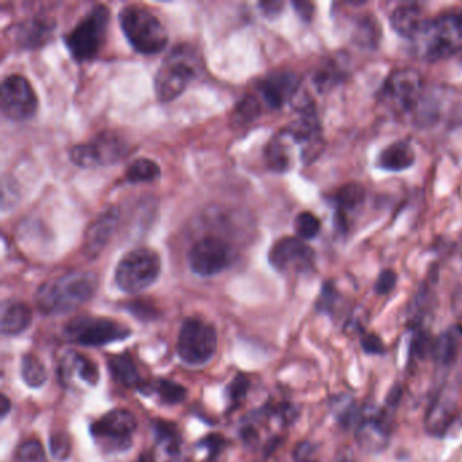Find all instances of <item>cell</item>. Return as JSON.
Wrapping results in <instances>:
<instances>
[{"mask_svg":"<svg viewBox=\"0 0 462 462\" xmlns=\"http://www.w3.org/2000/svg\"><path fill=\"white\" fill-rule=\"evenodd\" d=\"M97 287L94 273L71 271L42 284L36 293V304L45 315H65L91 300Z\"/></svg>","mask_w":462,"mask_h":462,"instance_id":"1","label":"cell"},{"mask_svg":"<svg viewBox=\"0 0 462 462\" xmlns=\"http://www.w3.org/2000/svg\"><path fill=\"white\" fill-rule=\"evenodd\" d=\"M418 59L438 62L462 50V14H443L424 21L411 38Z\"/></svg>","mask_w":462,"mask_h":462,"instance_id":"2","label":"cell"},{"mask_svg":"<svg viewBox=\"0 0 462 462\" xmlns=\"http://www.w3.org/2000/svg\"><path fill=\"white\" fill-rule=\"evenodd\" d=\"M202 70L200 55L190 45H178L163 60L155 76V92L160 102L176 99Z\"/></svg>","mask_w":462,"mask_h":462,"instance_id":"3","label":"cell"},{"mask_svg":"<svg viewBox=\"0 0 462 462\" xmlns=\"http://www.w3.org/2000/svg\"><path fill=\"white\" fill-rule=\"evenodd\" d=\"M120 25L124 36L136 52L141 55H158L165 49L168 34L157 15L145 7H124L120 13Z\"/></svg>","mask_w":462,"mask_h":462,"instance_id":"4","label":"cell"},{"mask_svg":"<svg viewBox=\"0 0 462 462\" xmlns=\"http://www.w3.org/2000/svg\"><path fill=\"white\" fill-rule=\"evenodd\" d=\"M109 21L110 10L98 4L64 37L65 47L76 62H90L98 56L107 38Z\"/></svg>","mask_w":462,"mask_h":462,"instance_id":"5","label":"cell"},{"mask_svg":"<svg viewBox=\"0 0 462 462\" xmlns=\"http://www.w3.org/2000/svg\"><path fill=\"white\" fill-rule=\"evenodd\" d=\"M162 271V261L150 248H136L126 253L116 269V284L123 292L134 295L155 284Z\"/></svg>","mask_w":462,"mask_h":462,"instance_id":"6","label":"cell"},{"mask_svg":"<svg viewBox=\"0 0 462 462\" xmlns=\"http://www.w3.org/2000/svg\"><path fill=\"white\" fill-rule=\"evenodd\" d=\"M424 92V78L414 68H400L388 76L380 90V104L396 115L413 110Z\"/></svg>","mask_w":462,"mask_h":462,"instance_id":"7","label":"cell"},{"mask_svg":"<svg viewBox=\"0 0 462 462\" xmlns=\"http://www.w3.org/2000/svg\"><path fill=\"white\" fill-rule=\"evenodd\" d=\"M65 339L76 345L99 347L126 339L132 334L125 324L113 319L81 316L68 321L63 329Z\"/></svg>","mask_w":462,"mask_h":462,"instance_id":"8","label":"cell"},{"mask_svg":"<svg viewBox=\"0 0 462 462\" xmlns=\"http://www.w3.org/2000/svg\"><path fill=\"white\" fill-rule=\"evenodd\" d=\"M128 150V142L120 134L105 131L90 141L75 145L70 157L73 165L81 168L107 167L123 160Z\"/></svg>","mask_w":462,"mask_h":462,"instance_id":"9","label":"cell"},{"mask_svg":"<svg viewBox=\"0 0 462 462\" xmlns=\"http://www.w3.org/2000/svg\"><path fill=\"white\" fill-rule=\"evenodd\" d=\"M218 350V332L212 324L201 319H186L178 339V354L187 365L210 363Z\"/></svg>","mask_w":462,"mask_h":462,"instance_id":"10","label":"cell"},{"mask_svg":"<svg viewBox=\"0 0 462 462\" xmlns=\"http://www.w3.org/2000/svg\"><path fill=\"white\" fill-rule=\"evenodd\" d=\"M137 422L128 409H113L90 427L95 442L110 451H126L133 442Z\"/></svg>","mask_w":462,"mask_h":462,"instance_id":"11","label":"cell"},{"mask_svg":"<svg viewBox=\"0 0 462 462\" xmlns=\"http://www.w3.org/2000/svg\"><path fill=\"white\" fill-rule=\"evenodd\" d=\"M187 258L192 273L201 277H212L232 265L235 251L221 237L208 236L194 243Z\"/></svg>","mask_w":462,"mask_h":462,"instance_id":"12","label":"cell"},{"mask_svg":"<svg viewBox=\"0 0 462 462\" xmlns=\"http://www.w3.org/2000/svg\"><path fill=\"white\" fill-rule=\"evenodd\" d=\"M0 107L9 120L26 121L36 115L38 99L25 76L9 75L2 81Z\"/></svg>","mask_w":462,"mask_h":462,"instance_id":"13","label":"cell"},{"mask_svg":"<svg viewBox=\"0 0 462 462\" xmlns=\"http://www.w3.org/2000/svg\"><path fill=\"white\" fill-rule=\"evenodd\" d=\"M269 261L279 273H304L312 269L315 253L300 237H284L270 248Z\"/></svg>","mask_w":462,"mask_h":462,"instance_id":"14","label":"cell"},{"mask_svg":"<svg viewBox=\"0 0 462 462\" xmlns=\"http://www.w3.org/2000/svg\"><path fill=\"white\" fill-rule=\"evenodd\" d=\"M458 413V393L453 388H446L430 406L426 418L427 432L435 437H442L450 429Z\"/></svg>","mask_w":462,"mask_h":462,"instance_id":"15","label":"cell"},{"mask_svg":"<svg viewBox=\"0 0 462 462\" xmlns=\"http://www.w3.org/2000/svg\"><path fill=\"white\" fill-rule=\"evenodd\" d=\"M261 97L271 109H281L287 100H292L300 90V81L297 75L289 71L271 73L268 78L261 81Z\"/></svg>","mask_w":462,"mask_h":462,"instance_id":"16","label":"cell"},{"mask_svg":"<svg viewBox=\"0 0 462 462\" xmlns=\"http://www.w3.org/2000/svg\"><path fill=\"white\" fill-rule=\"evenodd\" d=\"M118 220H120V213L117 208H110L90 224L83 244L84 252L90 258H95L99 255L100 251L104 250L117 227Z\"/></svg>","mask_w":462,"mask_h":462,"instance_id":"17","label":"cell"},{"mask_svg":"<svg viewBox=\"0 0 462 462\" xmlns=\"http://www.w3.org/2000/svg\"><path fill=\"white\" fill-rule=\"evenodd\" d=\"M295 147H300V144L287 129L279 132L273 140H270L266 147L265 157L271 170L278 173L290 170L293 166V148ZM301 158H303V150H301Z\"/></svg>","mask_w":462,"mask_h":462,"instance_id":"18","label":"cell"},{"mask_svg":"<svg viewBox=\"0 0 462 462\" xmlns=\"http://www.w3.org/2000/svg\"><path fill=\"white\" fill-rule=\"evenodd\" d=\"M416 155L414 148L406 141H396L388 145L380 152L377 166L389 173H398L413 167Z\"/></svg>","mask_w":462,"mask_h":462,"instance_id":"19","label":"cell"},{"mask_svg":"<svg viewBox=\"0 0 462 462\" xmlns=\"http://www.w3.org/2000/svg\"><path fill=\"white\" fill-rule=\"evenodd\" d=\"M73 376H78L81 381L91 387H95L99 381V372L95 364L78 353L67 354L60 365V379L64 384H68Z\"/></svg>","mask_w":462,"mask_h":462,"instance_id":"20","label":"cell"},{"mask_svg":"<svg viewBox=\"0 0 462 462\" xmlns=\"http://www.w3.org/2000/svg\"><path fill=\"white\" fill-rule=\"evenodd\" d=\"M30 306L18 301H9L2 306V334L14 337L29 329L31 324Z\"/></svg>","mask_w":462,"mask_h":462,"instance_id":"21","label":"cell"},{"mask_svg":"<svg viewBox=\"0 0 462 462\" xmlns=\"http://www.w3.org/2000/svg\"><path fill=\"white\" fill-rule=\"evenodd\" d=\"M389 438V432L384 422L380 419H368L359 424L356 430V442L369 453H379L384 450Z\"/></svg>","mask_w":462,"mask_h":462,"instance_id":"22","label":"cell"},{"mask_svg":"<svg viewBox=\"0 0 462 462\" xmlns=\"http://www.w3.org/2000/svg\"><path fill=\"white\" fill-rule=\"evenodd\" d=\"M424 22L422 10L416 4H401L390 14V26L393 30L400 36L408 37L409 39L415 36Z\"/></svg>","mask_w":462,"mask_h":462,"instance_id":"23","label":"cell"},{"mask_svg":"<svg viewBox=\"0 0 462 462\" xmlns=\"http://www.w3.org/2000/svg\"><path fill=\"white\" fill-rule=\"evenodd\" d=\"M462 329L458 326L446 329L434 343H432V355L438 365L448 366L453 364L458 354L459 342H461Z\"/></svg>","mask_w":462,"mask_h":462,"instance_id":"24","label":"cell"},{"mask_svg":"<svg viewBox=\"0 0 462 462\" xmlns=\"http://www.w3.org/2000/svg\"><path fill=\"white\" fill-rule=\"evenodd\" d=\"M145 396L157 395L165 404L182 403L186 398V389L178 382L170 380H157V381L142 382L139 388Z\"/></svg>","mask_w":462,"mask_h":462,"instance_id":"25","label":"cell"},{"mask_svg":"<svg viewBox=\"0 0 462 462\" xmlns=\"http://www.w3.org/2000/svg\"><path fill=\"white\" fill-rule=\"evenodd\" d=\"M109 368L113 377L124 387L137 388V389L141 387L139 371L128 353L110 356Z\"/></svg>","mask_w":462,"mask_h":462,"instance_id":"26","label":"cell"},{"mask_svg":"<svg viewBox=\"0 0 462 462\" xmlns=\"http://www.w3.org/2000/svg\"><path fill=\"white\" fill-rule=\"evenodd\" d=\"M55 25L49 21L31 20L21 25L17 33L18 41L22 47H36L44 45L54 31Z\"/></svg>","mask_w":462,"mask_h":462,"instance_id":"27","label":"cell"},{"mask_svg":"<svg viewBox=\"0 0 462 462\" xmlns=\"http://www.w3.org/2000/svg\"><path fill=\"white\" fill-rule=\"evenodd\" d=\"M365 200V192L359 184H347L338 192L337 201L338 218L345 223L347 215L355 212Z\"/></svg>","mask_w":462,"mask_h":462,"instance_id":"28","label":"cell"},{"mask_svg":"<svg viewBox=\"0 0 462 462\" xmlns=\"http://www.w3.org/2000/svg\"><path fill=\"white\" fill-rule=\"evenodd\" d=\"M160 173L162 171L157 162L147 158H139L126 168L125 176L131 184H145V182L157 181L160 178Z\"/></svg>","mask_w":462,"mask_h":462,"instance_id":"29","label":"cell"},{"mask_svg":"<svg viewBox=\"0 0 462 462\" xmlns=\"http://www.w3.org/2000/svg\"><path fill=\"white\" fill-rule=\"evenodd\" d=\"M23 381L30 388H41L47 382V373L44 364L33 354H25L21 364Z\"/></svg>","mask_w":462,"mask_h":462,"instance_id":"30","label":"cell"},{"mask_svg":"<svg viewBox=\"0 0 462 462\" xmlns=\"http://www.w3.org/2000/svg\"><path fill=\"white\" fill-rule=\"evenodd\" d=\"M153 429H155L158 443L162 446L163 450L168 456H178L179 448H181V435L178 429L167 422H155Z\"/></svg>","mask_w":462,"mask_h":462,"instance_id":"31","label":"cell"},{"mask_svg":"<svg viewBox=\"0 0 462 462\" xmlns=\"http://www.w3.org/2000/svg\"><path fill=\"white\" fill-rule=\"evenodd\" d=\"M321 220L311 212H301L295 220V232L303 240L315 239L321 232Z\"/></svg>","mask_w":462,"mask_h":462,"instance_id":"32","label":"cell"},{"mask_svg":"<svg viewBox=\"0 0 462 462\" xmlns=\"http://www.w3.org/2000/svg\"><path fill=\"white\" fill-rule=\"evenodd\" d=\"M49 446L52 457L60 462L65 461L73 450L70 435L64 432H56L50 435Z\"/></svg>","mask_w":462,"mask_h":462,"instance_id":"33","label":"cell"},{"mask_svg":"<svg viewBox=\"0 0 462 462\" xmlns=\"http://www.w3.org/2000/svg\"><path fill=\"white\" fill-rule=\"evenodd\" d=\"M260 102L252 97H245L244 99L237 105L234 112V121L237 125L250 123L256 116L260 115Z\"/></svg>","mask_w":462,"mask_h":462,"instance_id":"34","label":"cell"},{"mask_svg":"<svg viewBox=\"0 0 462 462\" xmlns=\"http://www.w3.org/2000/svg\"><path fill=\"white\" fill-rule=\"evenodd\" d=\"M18 462H47L44 448L37 440H28L18 448Z\"/></svg>","mask_w":462,"mask_h":462,"instance_id":"35","label":"cell"},{"mask_svg":"<svg viewBox=\"0 0 462 462\" xmlns=\"http://www.w3.org/2000/svg\"><path fill=\"white\" fill-rule=\"evenodd\" d=\"M248 388H250V381H248L247 377L237 374L227 389L228 390L229 411L237 408L243 403L245 395H247Z\"/></svg>","mask_w":462,"mask_h":462,"instance_id":"36","label":"cell"},{"mask_svg":"<svg viewBox=\"0 0 462 462\" xmlns=\"http://www.w3.org/2000/svg\"><path fill=\"white\" fill-rule=\"evenodd\" d=\"M338 297L339 295H338L337 290H335L331 284L324 285L321 297H319L318 304H316L319 312L331 313L334 311Z\"/></svg>","mask_w":462,"mask_h":462,"instance_id":"37","label":"cell"},{"mask_svg":"<svg viewBox=\"0 0 462 462\" xmlns=\"http://www.w3.org/2000/svg\"><path fill=\"white\" fill-rule=\"evenodd\" d=\"M396 281H398V276H396L395 271L384 270L377 278L374 290H376L377 295H388V293L392 292Z\"/></svg>","mask_w":462,"mask_h":462,"instance_id":"38","label":"cell"},{"mask_svg":"<svg viewBox=\"0 0 462 462\" xmlns=\"http://www.w3.org/2000/svg\"><path fill=\"white\" fill-rule=\"evenodd\" d=\"M363 348L368 354H384L382 340L377 335H368L363 339Z\"/></svg>","mask_w":462,"mask_h":462,"instance_id":"39","label":"cell"},{"mask_svg":"<svg viewBox=\"0 0 462 462\" xmlns=\"http://www.w3.org/2000/svg\"><path fill=\"white\" fill-rule=\"evenodd\" d=\"M0 406H2V413H0V416L2 418H6L7 414L12 411V401L9 400L6 395L0 396Z\"/></svg>","mask_w":462,"mask_h":462,"instance_id":"40","label":"cell"},{"mask_svg":"<svg viewBox=\"0 0 462 462\" xmlns=\"http://www.w3.org/2000/svg\"><path fill=\"white\" fill-rule=\"evenodd\" d=\"M295 7L297 9V13L301 15V18H304V20H310L311 14H312V4H308V7L304 9V7H305V4H295Z\"/></svg>","mask_w":462,"mask_h":462,"instance_id":"41","label":"cell"},{"mask_svg":"<svg viewBox=\"0 0 462 462\" xmlns=\"http://www.w3.org/2000/svg\"><path fill=\"white\" fill-rule=\"evenodd\" d=\"M310 450H311V449L308 448V445H305V449H303V446H301L300 450H298V453H300V457H298V461H300V462H315V461H312V459L308 458V456H310Z\"/></svg>","mask_w":462,"mask_h":462,"instance_id":"42","label":"cell"},{"mask_svg":"<svg viewBox=\"0 0 462 462\" xmlns=\"http://www.w3.org/2000/svg\"><path fill=\"white\" fill-rule=\"evenodd\" d=\"M139 462H147V459H145V457H140Z\"/></svg>","mask_w":462,"mask_h":462,"instance_id":"43","label":"cell"},{"mask_svg":"<svg viewBox=\"0 0 462 462\" xmlns=\"http://www.w3.org/2000/svg\"><path fill=\"white\" fill-rule=\"evenodd\" d=\"M340 462H353V461H348V459H343V461H340Z\"/></svg>","mask_w":462,"mask_h":462,"instance_id":"44","label":"cell"}]
</instances>
